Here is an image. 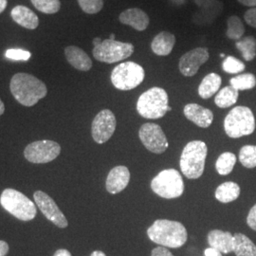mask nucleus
<instances>
[{"label": "nucleus", "instance_id": "f257e3e1", "mask_svg": "<svg viewBox=\"0 0 256 256\" xmlns=\"http://www.w3.org/2000/svg\"><path fill=\"white\" fill-rule=\"evenodd\" d=\"M10 90L14 99L24 106H34L48 93L45 82L28 74H14L10 80Z\"/></svg>", "mask_w": 256, "mask_h": 256}, {"label": "nucleus", "instance_id": "f03ea898", "mask_svg": "<svg viewBox=\"0 0 256 256\" xmlns=\"http://www.w3.org/2000/svg\"><path fill=\"white\" fill-rule=\"evenodd\" d=\"M147 236L156 244L172 248L182 247L188 238L183 224L168 220H156L147 230Z\"/></svg>", "mask_w": 256, "mask_h": 256}, {"label": "nucleus", "instance_id": "7ed1b4c3", "mask_svg": "<svg viewBox=\"0 0 256 256\" xmlns=\"http://www.w3.org/2000/svg\"><path fill=\"white\" fill-rule=\"evenodd\" d=\"M208 148L202 140H192L183 148L180 166L182 174L190 180H196L202 176Z\"/></svg>", "mask_w": 256, "mask_h": 256}, {"label": "nucleus", "instance_id": "20e7f679", "mask_svg": "<svg viewBox=\"0 0 256 256\" xmlns=\"http://www.w3.org/2000/svg\"><path fill=\"white\" fill-rule=\"evenodd\" d=\"M138 113L146 119H160L169 111V97L162 88H152L138 99Z\"/></svg>", "mask_w": 256, "mask_h": 256}, {"label": "nucleus", "instance_id": "39448f33", "mask_svg": "<svg viewBox=\"0 0 256 256\" xmlns=\"http://www.w3.org/2000/svg\"><path fill=\"white\" fill-rule=\"evenodd\" d=\"M224 130L232 138L252 135L256 130V119L250 108L236 106L230 111L224 120Z\"/></svg>", "mask_w": 256, "mask_h": 256}, {"label": "nucleus", "instance_id": "423d86ee", "mask_svg": "<svg viewBox=\"0 0 256 256\" xmlns=\"http://www.w3.org/2000/svg\"><path fill=\"white\" fill-rule=\"evenodd\" d=\"M1 206L22 221L32 220L36 216V204L24 194L14 189H5L0 196Z\"/></svg>", "mask_w": 256, "mask_h": 256}, {"label": "nucleus", "instance_id": "0eeeda50", "mask_svg": "<svg viewBox=\"0 0 256 256\" xmlns=\"http://www.w3.org/2000/svg\"><path fill=\"white\" fill-rule=\"evenodd\" d=\"M146 72L140 64L124 62L115 66L111 72V82L119 90L128 92L136 88L144 82Z\"/></svg>", "mask_w": 256, "mask_h": 256}, {"label": "nucleus", "instance_id": "6e6552de", "mask_svg": "<svg viewBox=\"0 0 256 256\" xmlns=\"http://www.w3.org/2000/svg\"><path fill=\"white\" fill-rule=\"evenodd\" d=\"M151 189L162 198H178L184 192L182 176L176 169H166L152 180Z\"/></svg>", "mask_w": 256, "mask_h": 256}, {"label": "nucleus", "instance_id": "1a4fd4ad", "mask_svg": "<svg viewBox=\"0 0 256 256\" xmlns=\"http://www.w3.org/2000/svg\"><path fill=\"white\" fill-rule=\"evenodd\" d=\"M134 50L135 48L130 43L106 39L100 45L94 46L92 54L97 61L113 64L128 59L133 54Z\"/></svg>", "mask_w": 256, "mask_h": 256}, {"label": "nucleus", "instance_id": "9d476101", "mask_svg": "<svg viewBox=\"0 0 256 256\" xmlns=\"http://www.w3.org/2000/svg\"><path fill=\"white\" fill-rule=\"evenodd\" d=\"M61 146L50 140H37L30 144L24 150L26 160L32 164H48L60 155Z\"/></svg>", "mask_w": 256, "mask_h": 256}, {"label": "nucleus", "instance_id": "9b49d317", "mask_svg": "<svg viewBox=\"0 0 256 256\" xmlns=\"http://www.w3.org/2000/svg\"><path fill=\"white\" fill-rule=\"evenodd\" d=\"M138 137L147 150L155 154L164 153L169 146L162 128L156 124L147 122L142 124L138 131Z\"/></svg>", "mask_w": 256, "mask_h": 256}, {"label": "nucleus", "instance_id": "f8f14e48", "mask_svg": "<svg viewBox=\"0 0 256 256\" xmlns=\"http://www.w3.org/2000/svg\"><path fill=\"white\" fill-rule=\"evenodd\" d=\"M116 126V117L111 110L100 111L92 122V134L95 142L99 144L106 142L114 134Z\"/></svg>", "mask_w": 256, "mask_h": 256}, {"label": "nucleus", "instance_id": "ddd939ff", "mask_svg": "<svg viewBox=\"0 0 256 256\" xmlns=\"http://www.w3.org/2000/svg\"><path fill=\"white\" fill-rule=\"evenodd\" d=\"M34 198L37 207L48 220L52 221L57 227L64 229L68 226V222L64 214L59 209L54 200L43 191H36L34 194Z\"/></svg>", "mask_w": 256, "mask_h": 256}, {"label": "nucleus", "instance_id": "4468645a", "mask_svg": "<svg viewBox=\"0 0 256 256\" xmlns=\"http://www.w3.org/2000/svg\"><path fill=\"white\" fill-rule=\"evenodd\" d=\"M209 50L207 48H196L183 54L180 62L178 68L180 74L185 77H192L198 74L200 68L209 60Z\"/></svg>", "mask_w": 256, "mask_h": 256}, {"label": "nucleus", "instance_id": "2eb2a0df", "mask_svg": "<svg viewBox=\"0 0 256 256\" xmlns=\"http://www.w3.org/2000/svg\"><path fill=\"white\" fill-rule=\"evenodd\" d=\"M130 182V172L126 166H116L110 170V174L106 178V191L116 194L124 191L128 187Z\"/></svg>", "mask_w": 256, "mask_h": 256}, {"label": "nucleus", "instance_id": "dca6fc26", "mask_svg": "<svg viewBox=\"0 0 256 256\" xmlns=\"http://www.w3.org/2000/svg\"><path fill=\"white\" fill-rule=\"evenodd\" d=\"M183 113L187 119L202 128H209L214 120V113L212 110L203 108L198 104H186Z\"/></svg>", "mask_w": 256, "mask_h": 256}, {"label": "nucleus", "instance_id": "f3484780", "mask_svg": "<svg viewBox=\"0 0 256 256\" xmlns=\"http://www.w3.org/2000/svg\"><path fill=\"white\" fill-rule=\"evenodd\" d=\"M120 22L133 28L138 32H144L149 26L150 19L142 10L130 8L122 12L119 16Z\"/></svg>", "mask_w": 256, "mask_h": 256}, {"label": "nucleus", "instance_id": "a211bd4d", "mask_svg": "<svg viewBox=\"0 0 256 256\" xmlns=\"http://www.w3.org/2000/svg\"><path fill=\"white\" fill-rule=\"evenodd\" d=\"M207 239L210 247L218 250L221 254L234 252V238L230 232L212 230L208 234Z\"/></svg>", "mask_w": 256, "mask_h": 256}, {"label": "nucleus", "instance_id": "6ab92c4d", "mask_svg": "<svg viewBox=\"0 0 256 256\" xmlns=\"http://www.w3.org/2000/svg\"><path fill=\"white\" fill-rule=\"evenodd\" d=\"M64 55L68 62L78 70L88 72L92 68L90 57L78 46H66L64 48Z\"/></svg>", "mask_w": 256, "mask_h": 256}, {"label": "nucleus", "instance_id": "aec40b11", "mask_svg": "<svg viewBox=\"0 0 256 256\" xmlns=\"http://www.w3.org/2000/svg\"><path fill=\"white\" fill-rule=\"evenodd\" d=\"M223 10V4L218 0H214L207 6L202 7L194 14L192 20L196 24L200 26L210 25L220 16Z\"/></svg>", "mask_w": 256, "mask_h": 256}, {"label": "nucleus", "instance_id": "412c9836", "mask_svg": "<svg viewBox=\"0 0 256 256\" xmlns=\"http://www.w3.org/2000/svg\"><path fill=\"white\" fill-rule=\"evenodd\" d=\"M176 45V36L169 32H160L158 34L152 43L151 48L155 54L167 56L170 54Z\"/></svg>", "mask_w": 256, "mask_h": 256}, {"label": "nucleus", "instance_id": "4be33fe9", "mask_svg": "<svg viewBox=\"0 0 256 256\" xmlns=\"http://www.w3.org/2000/svg\"><path fill=\"white\" fill-rule=\"evenodd\" d=\"M10 16L14 22L28 30H34L39 25L38 16L32 10L25 6L19 5L14 7L12 10Z\"/></svg>", "mask_w": 256, "mask_h": 256}, {"label": "nucleus", "instance_id": "5701e85b", "mask_svg": "<svg viewBox=\"0 0 256 256\" xmlns=\"http://www.w3.org/2000/svg\"><path fill=\"white\" fill-rule=\"evenodd\" d=\"M221 84L222 79L218 74L206 75L198 86V95L202 99H210L216 92H220Z\"/></svg>", "mask_w": 256, "mask_h": 256}, {"label": "nucleus", "instance_id": "b1692460", "mask_svg": "<svg viewBox=\"0 0 256 256\" xmlns=\"http://www.w3.org/2000/svg\"><path fill=\"white\" fill-rule=\"evenodd\" d=\"M240 196V187L238 183L227 182L216 188L214 196L221 203H230L236 200Z\"/></svg>", "mask_w": 256, "mask_h": 256}, {"label": "nucleus", "instance_id": "393cba45", "mask_svg": "<svg viewBox=\"0 0 256 256\" xmlns=\"http://www.w3.org/2000/svg\"><path fill=\"white\" fill-rule=\"evenodd\" d=\"M234 252L236 256H256L254 243L243 234H236Z\"/></svg>", "mask_w": 256, "mask_h": 256}, {"label": "nucleus", "instance_id": "a878e982", "mask_svg": "<svg viewBox=\"0 0 256 256\" xmlns=\"http://www.w3.org/2000/svg\"><path fill=\"white\" fill-rule=\"evenodd\" d=\"M238 96V90L234 88L232 86H225L216 95L214 102L220 108H228L236 104Z\"/></svg>", "mask_w": 256, "mask_h": 256}, {"label": "nucleus", "instance_id": "bb28decb", "mask_svg": "<svg viewBox=\"0 0 256 256\" xmlns=\"http://www.w3.org/2000/svg\"><path fill=\"white\" fill-rule=\"evenodd\" d=\"M236 46L246 61H252L256 56V39L254 36L241 38L236 41Z\"/></svg>", "mask_w": 256, "mask_h": 256}, {"label": "nucleus", "instance_id": "cd10ccee", "mask_svg": "<svg viewBox=\"0 0 256 256\" xmlns=\"http://www.w3.org/2000/svg\"><path fill=\"white\" fill-rule=\"evenodd\" d=\"M236 164V156L230 152L222 153L216 162V169L220 176L230 174Z\"/></svg>", "mask_w": 256, "mask_h": 256}, {"label": "nucleus", "instance_id": "c85d7f7f", "mask_svg": "<svg viewBox=\"0 0 256 256\" xmlns=\"http://www.w3.org/2000/svg\"><path fill=\"white\" fill-rule=\"evenodd\" d=\"M245 34V27L241 19L236 16H232L227 20L226 36L232 40H240Z\"/></svg>", "mask_w": 256, "mask_h": 256}, {"label": "nucleus", "instance_id": "c756f323", "mask_svg": "<svg viewBox=\"0 0 256 256\" xmlns=\"http://www.w3.org/2000/svg\"><path fill=\"white\" fill-rule=\"evenodd\" d=\"M230 86L236 90H250L256 88V77L252 74H239L230 80Z\"/></svg>", "mask_w": 256, "mask_h": 256}, {"label": "nucleus", "instance_id": "7c9ffc66", "mask_svg": "<svg viewBox=\"0 0 256 256\" xmlns=\"http://www.w3.org/2000/svg\"><path fill=\"white\" fill-rule=\"evenodd\" d=\"M239 162L248 169L256 167V146H244L239 151Z\"/></svg>", "mask_w": 256, "mask_h": 256}, {"label": "nucleus", "instance_id": "2f4dec72", "mask_svg": "<svg viewBox=\"0 0 256 256\" xmlns=\"http://www.w3.org/2000/svg\"><path fill=\"white\" fill-rule=\"evenodd\" d=\"M32 5L41 12L52 14L61 8L60 0H30Z\"/></svg>", "mask_w": 256, "mask_h": 256}, {"label": "nucleus", "instance_id": "473e14b6", "mask_svg": "<svg viewBox=\"0 0 256 256\" xmlns=\"http://www.w3.org/2000/svg\"><path fill=\"white\" fill-rule=\"evenodd\" d=\"M222 68L227 74H238L245 70L246 66L238 58L234 56H228L222 63Z\"/></svg>", "mask_w": 256, "mask_h": 256}, {"label": "nucleus", "instance_id": "72a5a7b5", "mask_svg": "<svg viewBox=\"0 0 256 256\" xmlns=\"http://www.w3.org/2000/svg\"><path fill=\"white\" fill-rule=\"evenodd\" d=\"M80 8L88 14H95L101 12L104 7V0H77Z\"/></svg>", "mask_w": 256, "mask_h": 256}, {"label": "nucleus", "instance_id": "f704fd0d", "mask_svg": "<svg viewBox=\"0 0 256 256\" xmlns=\"http://www.w3.org/2000/svg\"><path fill=\"white\" fill-rule=\"evenodd\" d=\"M5 56L14 61H28L30 58L32 54L21 48H10L6 50Z\"/></svg>", "mask_w": 256, "mask_h": 256}, {"label": "nucleus", "instance_id": "c9c22d12", "mask_svg": "<svg viewBox=\"0 0 256 256\" xmlns=\"http://www.w3.org/2000/svg\"><path fill=\"white\" fill-rule=\"evenodd\" d=\"M244 19L248 26L256 28V7L248 10L244 14Z\"/></svg>", "mask_w": 256, "mask_h": 256}, {"label": "nucleus", "instance_id": "e433bc0d", "mask_svg": "<svg viewBox=\"0 0 256 256\" xmlns=\"http://www.w3.org/2000/svg\"><path fill=\"white\" fill-rule=\"evenodd\" d=\"M248 226L256 232V204L248 212L247 216Z\"/></svg>", "mask_w": 256, "mask_h": 256}, {"label": "nucleus", "instance_id": "4c0bfd02", "mask_svg": "<svg viewBox=\"0 0 256 256\" xmlns=\"http://www.w3.org/2000/svg\"><path fill=\"white\" fill-rule=\"evenodd\" d=\"M151 256H174L171 252H169L167 248L162 246L156 247L152 250Z\"/></svg>", "mask_w": 256, "mask_h": 256}, {"label": "nucleus", "instance_id": "58836bf2", "mask_svg": "<svg viewBox=\"0 0 256 256\" xmlns=\"http://www.w3.org/2000/svg\"><path fill=\"white\" fill-rule=\"evenodd\" d=\"M9 252V245L7 242L0 240V256H6Z\"/></svg>", "mask_w": 256, "mask_h": 256}, {"label": "nucleus", "instance_id": "ea45409f", "mask_svg": "<svg viewBox=\"0 0 256 256\" xmlns=\"http://www.w3.org/2000/svg\"><path fill=\"white\" fill-rule=\"evenodd\" d=\"M204 254H205V256H222V254L218 252V250L210 247L206 248L204 250Z\"/></svg>", "mask_w": 256, "mask_h": 256}, {"label": "nucleus", "instance_id": "a19ab883", "mask_svg": "<svg viewBox=\"0 0 256 256\" xmlns=\"http://www.w3.org/2000/svg\"><path fill=\"white\" fill-rule=\"evenodd\" d=\"M238 2L247 7H256V0H238Z\"/></svg>", "mask_w": 256, "mask_h": 256}, {"label": "nucleus", "instance_id": "79ce46f5", "mask_svg": "<svg viewBox=\"0 0 256 256\" xmlns=\"http://www.w3.org/2000/svg\"><path fill=\"white\" fill-rule=\"evenodd\" d=\"M198 7H204V6H207L208 4L212 3L214 0H192Z\"/></svg>", "mask_w": 256, "mask_h": 256}, {"label": "nucleus", "instance_id": "37998d69", "mask_svg": "<svg viewBox=\"0 0 256 256\" xmlns=\"http://www.w3.org/2000/svg\"><path fill=\"white\" fill-rule=\"evenodd\" d=\"M54 256H72V254L68 250H64V248H61V250H58L55 252Z\"/></svg>", "mask_w": 256, "mask_h": 256}, {"label": "nucleus", "instance_id": "c03bdc74", "mask_svg": "<svg viewBox=\"0 0 256 256\" xmlns=\"http://www.w3.org/2000/svg\"><path fill=\"white\" fill-rule=\"evenodd\" d=\"M8 4L7 0H0V14L4 12V10L6 9Z\"/></svg>", "mask_w": 256, "mask_h": 256}, {"label": "nucleus", "instance_id": "a18cd8bd", "mask_svg": "<svg viewBox=\"0 0 256 256\" xmlns=\"http://www.w3.org/2000/svg\"><path fill=\"white\" fill-rule=\"evenodd\" d=\"M93 45H94V46H98V45H100L101 44L102 42V40L101 38L100 37H96V38H94L93 39Z\"/></svg>", "mask_w": 256, "mask_h": 256}, {"label": "nucleus", "instance_id": "49530a36", "mask_svg": "<svg viewBox=\"0 0 256 256\" xmlns=\"http://www.w3.org/2000/svg\"><path fill=\"white\" fill-rule=\"evenodd\" d=\"M106 256L102 252L101 250H95V252H93L92 254V256Z\"/></svg>", "mask_w": 256, "mask_h": 256}, {"label": "nucleus", "instance_id": "de8ad7c7", "mask_svg": "<svg viewBox=\"0 0 256 256\" xmlns=\"http://www.w3.org/2000/svg\"><path fill=\"white\" fill-rule=\"evenodd\" d=\"M5 111V106H4V102L0 100V116L4 113Z\"/></svg>", "mask_w": 256, "mask_h": 256}, {"label": "nucleus", "instance_id": "09e8293b", "mask_svg": "<svg viewBox=\"0 0 256 256\" xmlns=\"http://www.w3.org/2000/svg\"><path fill=\"white\" fill-rule=\"evenodd\" d=\"M110 39H111V40H115V34H112L110 36Z\"/></svg>", "mask_w": 256, "mask_h": 256}]
</instances>
